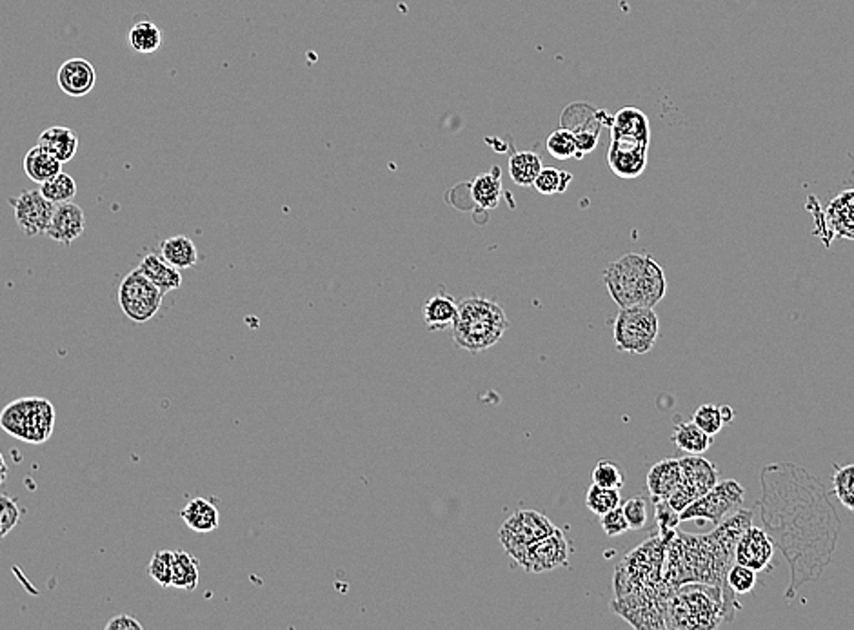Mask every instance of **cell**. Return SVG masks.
<instances>
[{
  "instance_id": "cell-1",
  "label": "cell",
  "mask_w": 854,
  "mask_h": 630,
  "mask_svg": "<svg viewBox=\"0 0 854 630\" xmlns=\"http://www.w3.org/2000/svg\"><path fill=\"white\" fill-rule=\"evenodd\" d=\"M762 520L774 547L789 563L787 600L818 579L833 562L840 518L820 478L793 463H772L762 470Z\"/></svg>"
},
{
  "instance_id": "cell-15",
  "label": "cell",
  "mask_w": 854,
  "mask_h": 630,
  "mask_svg": "<svg viewBox=\"0 0 854 630\" xmlns=\"http://www.w3.org/2000/svg\"><path fill=\"white\" fill-rule=\"evenodd\" d=\"M57 84L67 97L81 98L93 91L97 71L86 59H69L57 71Z\"/></svg>"
},
{
  "instance_id": "cell-43",
  "label": "cell",
  "mask_w": 854,
  "mask_h": 630,
  "mask_svg": "<svg viewBox=\"0 0 854 630\" xmlns=\"http://www.w3.org/2000/svg\"><path fill=\"white\" fill-rule=\"evenodd\" d=\"M602 520V529L607 536L614 538V536H622L626 534L629 529V524H628V518L624 515V508L622 505H618L616 508L609 510V513H605L604 516H600Z\"/></svg>"
},
{
  "instance_id": "cell-19",
  "label": "cell",
  "mask_w": 854,
  "mask_h": 630,
  "mask_svg": "<svg viewBox=\"0 0 854 630\" xmlns=\"http://www.w3.org/2000/svg\"><path fill=\"white\" fill-rule=\"evenodd\" d=\"M826 225L840 239L854 240V189H845L826 209Z\"/></svg>"
},
{
  "instance_id": "cell-42",
  "label": "cell",
  "mask_w": 854,
  "mask_h": 630,
  "mask_svg": "<svg viewBox=\"0 0 854 630\" xmlns=\"http://www.w3.org/2000/svg\"><path fill=\"white\" fill-rule=\"evenodd\" d=\"M20 510L15 500L0 496V539H4L19 524Z\"/></svg>"
},
{
  "instance_id": "cell-5",
  "label": "cell",
  "mask_w": 854,
  "mask_h": 630,
  "mask_svg": "<svg viewBox=\"0 0 854 630\" xmlns=\"http://www.w3.org/2000/svg\"><path fill=\"white\" fill-rule=\"evenodd\" d=\"M613 335L618 350L629 354H647L660 336L658 314L652 311V307L645 305L622 307L614 320Z\"/></svg>"
},
{
  "instance_id": "cell-33",
  "label": "cell",
  "mask_w": 854,
  "mask_h": 630,
  "mask_svg": "<svg viewBox=\"0 0 854 630\" xmlns=\"http://www.w3.org/2000/svg\"><path fill=\"white\" fill-rule=\"evenodd\" d=\"M618 505H622L618 489H607L593 484L586 494V507L597 516H604Z\"/></svg>"
},
{
  "instance_id": "cell-31",
  "label": "cell",
  "mask_w": 854,
  "mask_h": 630,
  "mask_svg": "<svg viewBox=\"0 0 854 630\" xmlns=\"http://www.w3.org/2000/svg\"><path fill=\"white\" fill-rule=\"evenodd\" d=\"M542 168H543L542 159L533 151L515 153L510 159V177L517 185H522V187L533 185Z\"/></svg>"
},
{
  "instance_id": "cell-34",
  "label": "cell",
  "mask_w": 854,
  "mask_h": 630,
  "mask_svg": "<svg viewBox=\"0 0 854 630\" xmlns=\"http://www.w3.org/2000/svg\"><path fill=\"white\" fill-rule=\"evenodd\" d=\"M546 147L550 154L557 161H569V159H578V147H576V137L571 130L562 128L553 131L548 137Z\"/></svg>"
},
{
  "instance_id": "cell-13",
  "label": "cell",
  "mask_w": 854,
  "mask_h": 630,
  "mask_svg": "<svg viewBox=\"0 0 854 630\" xmlns=\"http://www.w3.org/2000/svg\"><path fill=\"white\" fill-rule=\"evenodd\" d=\"M774 556V541L765 529L747 527L734 547V562L756 572L767 571Z\"/></svg>"
},
{
  "instance_id": "cell-9",
  "label": "cell",
  "mask_w": 854,
  "mask_h": 630,
  "mask_svg": "<svg viewBox=\"0 0 854 630\" xmlns=\"http://www.w3.org/2000/svg\"><path fill=\"white\" fill-rule=\"evenodd\" d=\"M645 258L647 255L628 253L605 267V287L620 309L640 305V282L645 267Z\"/></svg>"
},
{
  "instance_id": "cell-7",
  "label": "cell",
  "mask_w": 854,
  "mask_h": 630,
  "mask_svg": "<svg viewBox=\"0 0 854 630\" xmlns=\"http://www.w3.org/2000/svg\"><path fill=\"white\" fill-rule=\"evenodd\" d=\"M557 529L558 527H555L548 516L536 513V510H518L500 527L498 539L506 553L520 565L527 548L534 541L553 534Z\"/></svg>"
},
{
  "instance_id": "cell-8",
  "label": "cell",
  "mask_w": 854,
  "mask_h": 630,
  "mask_svg": "<svg viewBox=\"0 0 854 630\" xmlns=\"http://www.w3.org/2000/svg\"><path fill=\"white\" fill-rule=\"evenodd\" d=\"M116 300L131 322L146 324L159 314L164 293L135 269L123 279L119 291H116Z\"/></svg>"
},
{
  "instance_id": "cell-45",
  "label": "cell",
  "mask_w": 854,
  "mask_h": 630,
  "mask_svg": "<svg viewBox=\"0 0 854 630\" xmlns=\"http://www.w3.org/2000/svg\"><path fill=\"white\" fill-rule=\"evenodd\" d=\"M598 135L597 131H578L574 133L576 137V147H578V159H581L584 154H589L595 151L598 146Z\"/></svg>"
},
{
  "instance_id": "cell-23",
  "label": "cell",
  "mask_w": 854,
  "mask_h": 630,
  "mask_svg": "<svg viewBox=\"0 0 854 630\" xmlns=\"http://www.w3.org/2000/svg\"><path fill=\"white\" fill-rule=\"evenodd\" d=\"M38 144L48 149L62 164L73 161L76 151H79V137H76L71 128L66 126L48 128L38 137Z\"/></svg>"
},
{
  "instance_id": "cell-47",
  "label": "cell",
  "mask_w": 854,
  "mask_h": 630,
  "mask_svg": "<svg viewBox=\"0 0 854 630\" xmlns=\"http://www.w3.org/2000/svg\"><path fill=\"white\" fill-rule=\"evenodd\" d=\"M6 476H8V469H6V463H4L3 453H0V485H3V484L6 482Z\"/></svg>"
},
{
  "instance_id": "cell-14",
  "label": "cell",
  "mask_w": 854,
  "mask_h": 630,
  "mask_svg": "<svg viewBox=\"0 0 854 630\" xmlns=\"http://www.w3.org/2000/svg\"><path fill=\"white\" fill-rule=\"evenodd\" d=\"M649 146L628 140H611L607 162L611 171L620 178H637L645 171Z\"/></svg>"
},
{
  "instance_id": "cell-41",
  "label": "cell",
  "mask_w": 854,
  "mask_h": 630,
  "mask_svg": "<svg viewBox=\"0 0 854 630\" xmlns=\"http://www.w3.org/2000/svg\"><path fill=\"white\" fill-rule=\"evenodd\" d=\"M622 508H624V515L628 518V524H629L631 531H642L647 525L649 508H647V500L644 496L629 498L622 505Z\"/></svg>"
},
{
  "instance_id": "cell-3",
  "label": "cell",
  "mask_w": 854,
  "mask_h": 630,
  "mask_svg": "<svg viewBox=\"0 0 854 630\" xmlns=\"http://www.w3.org/2000/svg\"><path fill=\"white\" fill-rule=\"evenodd\" d=\"M57 413L46 398H19L0 411V427L26 444H46L55 430Z\"/></svg>"
},
{
  "instance_id": "cell-27",
  "label": "cell",
  "mask_w": 854,
  "mask_h": 630,
  "mask_svg": "<svg viewBox=\"0 0 854 630\" xmlns=\"http://www.w3.org/2000/svg\"><path fill=\"white\" fill-rule=\"evenodd\" d=\"M671 440L680 451L687 454H704L713 445V437H709L708 432H704L692 420L680 421L675 427Z\"/></svg>"
},
{
  "instance_id": "cell-24",
  "label": "cell",
  "mask_w": 854,
  "mask_h": 630,
  "mask_svg": "<svg viewBox=\"0 0 854 630\" xmlns=\"http://www.w3.org/2000/svg\"><path fill=\"white\" fill-rule=\"evenodd\" d=\"M62 171V162L41 144L31 147L24 156V173L35 184H44Z\"/></svg>"
},
{
  "instance_id": "cell-40",
  "label": "cell",
  "mask_w": 854,
  "mask_h": 630,
  "mask_svg": "<svg viewBox=\"0 0 854 630\" xmlns=\"http://www.w3.org/2000/svg\"><path fill=\"white\" fill-rule=\"evenodd\" d=\"M593 484L620 491L624 487V472L616 463L602 460L593 469Z\"/></svg>"
},
{
  "instance_id": "cell-4",
  "label": "cell",
  "mask_w": 854,
  "mask_h": 630,
  "mask_svg": "<svg viewBox=\"0 0 854 630\" xmlns=\"http://www.w3.org/2000/svg\"><path fill=\"white\" fill-rule=\"evenodd\" d=\"M722 588L713 585H687L669 603L668 626L673 628H713L724 621Z\"/></svg>"
},
{
  "instance_id": "cell-21",
  "label": "cell",
  "mask_w": 854,
  "mask_h": 630,
  "mask_svg": "<svg viewBox=\"0 0 854 630\" xmlns=\"http://www.w3.org/2000/svg\"><path fill=\"white\" fill-rule=\"evenodd\" d=\"M458 312V302L447 293H437L422 305V319L430 331H440L453 326Z\"/></svg>"
},
{
  "instance_id": "cell-25",
  "label": "cell",
  "mask_w": 854,
  "mask_h": 630,
  "mask_svg": "<svg viewBox=\"0 0 854 630\" xmlns=\"http://www.w3.org/2000/svg\"><path fill=\"white\" fill-rule=\"evenodd\" d=\"M666 291H668V282H666L662 265L647 255L642 282H640V305L654 307L666 296Z\"/></svg>"
},
{
  "instance_id": "cell-26",
  "label": "cell",
  "mask_w": 854,
  "mask_h": 630,
  "mask_svg": "<svg viewBox=\"0 0 854 630\" xmlns=\"http://www.w3.org/2000/svg\"><path fill=\"white\" fill-rule=\"evenodd\" d=\"M161 256L177 269H191L199 262L197 246L186 234H177L166 239L161 244Z\"/></svg>"
},
{
  "instance_id": "cell-37",
  "label": "cell",
  "mask_w": 854,
  "mask_h": 630,
  "mask_svg": "<svg viewBox=\"0 0 854 630\" xmlns=\"http://www.w3.org/2000/svg\"><path fill=\"white\" fill-rule=\"evenodd\" d=\"M725 583L734 595H749L756 585V571L734 562L725 574Z\"/></svg>"
},
{
  "instance_id": "cell-12",
  "label": "cell",
  "mask_w": 854,
  "mask_h": 630,
  "mask_svg": "<svg viewBox=\"0 0 854 630\" xmlns=\"http://www.w3.org/2000/svg\"><path fill=\"white\" fill-rule=\"evenodd\" d=\"M569 553V541L565 539L564 532L557 529L553 534L534 541L527 548L524 560L520 562V567L531 574L550 572L567 565Z\"/></svg>"
},
{
  "instance_id": "cell-6",
  "label": "cell",
  "mask_w": 854,
  "mask_h": 630,
  "mask_svg": "<svg viewBox=\"0 0 854 630\" xmlns=\"http://www.w3.org/2000/svg\"><path fill=\"white\" fill-rule=\"evenodd\" d=\"M744 498L746 491L739 482H718L713 489H709L706 494H702L682 510L680 522H709L718 527L722 522H725L727 516H731L732 513L736 515V510L744 503Z\"/></svg>"
},
{
  "instance_id": "cell-11",
  "label": "cell",
  "mask_w": 854,
  "mask_h": 630,
  "mask_svg": "<svg viewBox=\"0 0 854 630\" xmlns=\"http://www.w3.org/2000/svg\"><path fill=\"white\" fill-rule=\"evenodd\" d=\"M15 220L26 236H36L48 231L51 217L55 213V204L38 191H22L17 199H12Z\"/></svg>"
},
{
  "instance_id": "cell-46",
  "label": "cell",
  "mask_w": 854,
  "mask_h": 630,
  "mask_svg": "<svg viewBox=\"0 0 854 630\" xmlns=\"http://www.w3.org/2000/svg\"><path fill=\"white\" fill-rule=\"evenodd\" d=\"M106 630H142V623L137 621L133 616L121 614L111 618L106 623Z\"/></svg>"
},
{
  "instance_id": "cell-35",
  "label": "cell",
  "mask_w": 854,
  "mask_h": 630,
  "mask_svg": "<svg viewBox=\"0 0 854 630\" xmlns=\"http://www.w3.org/2000/svg\"><path fill=\"white\" fill-rule=\"evenodd\" d=\"M571 180H573V175L567 171H560L555 168H542L533 185L536 187L538 193L551 196V194L564 193L569 187Z\"/></svg>"
},
{
  "instance_id": "cell-39",
  "label": "cell",
  "mask_w": 854,
  "mask_h": 630,
  "mask_svg": "<svg viewBox=\"0 0 854 630\" xmlns=\"http://www.w3.org/2000/svg\"><path fill=\"white\" fill-rule=\"evenodd\" d=\"M692 421L700 427L704 432H708L709 437L718 435L724 429L725 421L722 418V407L715 404H706L702 407H698L692 414Z\"/></svg>"
},
{
  "instance_id": "cell-28",
  "label": "cell",
  "mask_w": 854,
  "mask_h": 630,
  "mask_svg": "<svg viewBox=\"0 0 854 630\" xmlns=\"http://www.w3.org/2000/svg\"><path fill=\"white\" fill-rule=\"evenodd\" d=\"M471 196L477 206L482 209H494L502 199V173L498 168H493L487 173L478 175L471 184Z\"/></svg>"
},
{
  "instance_id": "cell-30",
  "label": "cell",
  "mask_w": 854,
  "mask_h": 630,
  "mask_svg": "<svg viewBox=\"0 0 854 630\" xmlns=\"http://www.w3.org/2000/svg\"><path fill=\"white\" fill-rule=\"evenodd\" d=\"M199 579H201L199 560L191 553H186V550H177V553H173L171 587L193 593V590L199 587Z\"/></svg>"
},
{
  "instance_id": "cell-22",
  "label": "cell",
  "mask_w": 854,
  "mask_h": 630,
  "mask_svg": "<svg viewBox=\"0 0 854 630\" xmlns=\"http://www.w3.org/2000/svg\"><path fill=\"white\" fill-rule=\"evenodd\" d=\"M182 522L195 532H213L218 529L220 513L218 508L206 498H195L187 501V505L180 510Z\"/></svg>"
},
{
  "instance_id": "cell-29",
  "label": "cell",
  "mask_w": 854,
  "mask_h": 630,
  "mask_svg": "<svg viewBox=\"0 0 854 630\" xmlns=\"http://www.w3.org/2000/svg\"><path fill=\"white\" fill-rule=\"evenodd\" d=\"M162 31L157 24H153L151 20H138L128 35V44L133 51L140 55H149L159 51L162 48Z\"/></svg>"
},
{
  "instance_id": "cell-44",
  "label": "cell",
  "mask_w": 854,
  "mask_h": 630,
  "mask_svg": "<svg viewBox=\"0 0 854 630\" xmlns=\"http://www.w3.org/2000/svg\"><path fill=\"white\" fill-rule=\"evenodd\" d=\"M654 505H656V524L660 529L666 531L678 525L680 515L668 503V500H654Z\"/></svg>"
},
{
  "instance_id": "cell-36",
  "label": "cell",
  "mask_w": 854,
  "mask_h": 630,
  "mask_svg": "<svg viewBox=\"0 0 854 630\" xmlns=\"http://www.w3.org/2000/svg\"><path fill=\"white\" fill-rule=\"evenodd\" d=\"M833 485H834L838 501L845 508H849L850 513H854V463L845 467H836Z\"/></svg>"
},
{
  "instance_id": "cell-32",
  "label": "cell",
  "mask_w": 854,
  "mask_h": 630,
  "mask_svg": "<svg viewBox=\"0 0 854 630\" xmlns=\"http://www.w3.org/2000/svg\"><path fill=\"white\" fill-rule=\"evenodd\" d=\"M41 193L46 196V199L50 202H53L55 206L59 204H66V202H71L75 199V194H76V184L75 180L66 175V173H59L57 177L46 180L44 184H41Z\"/></svg>"
},
{
  "instance_id": "cell-17",
  "label": "cell",
  "mask_w": 854,
  "mask_h": 630,
  "mask_svg": "<svg viewBox=\"0 0 854 630\" xmlns=\"http://www.w3.org/2000/svg\"><path fill=\"white\" fill-rule=\"evenodd\" d=\"M611 140H628L649 146L651 142V128L649 118L638 107L628 106L620 109L611 122Z\"/></svg>"
},
{
  "instance_id": "cell-16",
  "label": "cell",
  "mask_w": 854,
  "mask_h": 630,
  "mask_svg": "<svg viewBox=\"0 0 854 630\" xmlns=\"http://www.w3.org/2000/svg\"><path fill=\"white\" fill-rule=\"evenodd\" d=\"M84 231H86V215L83 208L73 202H66L55 208V213L51 217L46 234L51 240L69 246L76 239H81Z\"/></svg>"
},
{
  "instance_id": "cell-38",
  "label": "cell",
  "mask_w": 854,
  "mask_h": 630,
  "mask_svg": "<svg viewBox=\"0 0 854 630\" xmlns=\"http://www.w3.org/2000/svg\"><path fill=\"white\" fill-rule=\"evenodd\" d=\"M147 574L154 583H159L161 587L168 588L171 587V578H173V553L171 550H157L149 560L147 565Z\"/></svg>"
},
{
  "instance_id": "cell-20",
  "label": "cell",
  "mask_w": 854,
  "mask_h": 630,
  "mask_svg": "<svg viewBox=\"0 0 854 630\" xmlns=\"http://www.w3.org/2000/svg\"><path fill=\"white\" fill-rule=\"evenodd\" d=\"M144 277L153 282L154 286H157L164 295L170 293V291H177L180 289L182 286V274H180V269L173 267L171 264H168L161 255L157 253H149L146 255L138 267H137Z\"/></svg>"
},
{
  "instance_id": "cell-2",
  "label": "cell",
  "mask_w": 854,
  "mask_h": 630,
  "mask_svg": "<svg viewBox=\"0 0 854 630\" xmlns=\"http://www.w3.org/2000/svg\"><path fill=\"white\" fill-rule=\"evenodd\" d=\"M510 326L506 312L496 302L484 296H470L458 302V312L451 327L458 347L478 354L496 345Z\"/></svg>"
},
{
  "instance_id": "cell-18",
  "label": "cell",
  "mask_w": 854,
  "mask_h": 630,
  "mask_svg": "<svg viewBox=\"0 0 854 630\" xmlns=\"http://www.w3.org/2000/svg\"><path fill=\"white\" fill-rule=\"evenodd\" d=\"M684 475L682 465L676 458H668L654 463L647 472V489L654 500H668L680 485Z\"/></svg>"
},
{
  "instance_id": "cell-48",
  "label": "cell",
  "mask_w": 854,
  "mask_h": 630,
  "mask_svg": "<svg viewBox=\"0 0 854 630\" xmlns=\"http://www.w3.org/2000/svg\"><path fill=\"white\" fill-rule=\"evenodd\" d=\"M722 418H724L725 423L734 420V413H732V409H731L729 406H722Z\"/></svg>"
},
{
  "instance_id": "cell-10",
  "label": "cell",
  "mask_w": 854,
  "mask_h": 630,
  "mask_svg": "<svg viewBox=\"0 0 854 630\" xmlns=\"http://www.w3.org/2000/svg\"><path fill=\"white\" fill-rule=\"evenodd\" d=\"M682 465V485L668 498V503L680 515L685 507H689L694 500L706 494L718 484V470L713 461L704 458L702 454H691L680 458Z\"/></svg>"
}]
</instances>
